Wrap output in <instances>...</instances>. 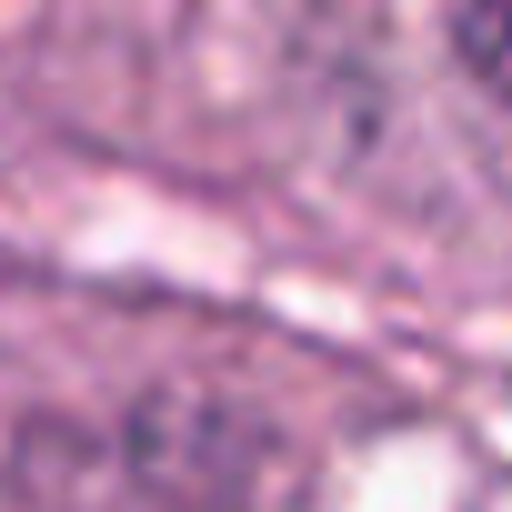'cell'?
I'll use <instances>...</instances> for the list:
<instances>
[{
    "label": "cell",
    "mask_w": 512,
    "mask_h": 512,
    "mask_svg": "<svg viewBox=\"0 0 512 512\" xmlns=\"http://www.w3.org/2000/svg\"><path fill=\"white\" fill-rule=\"evenodd\" d=\"M462 71L512 111V0H462Z\"/></svg>",
    "instance_id": "obj_1"
}]
</instances>
